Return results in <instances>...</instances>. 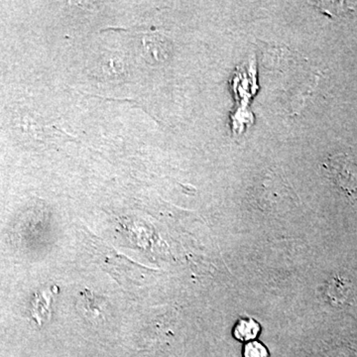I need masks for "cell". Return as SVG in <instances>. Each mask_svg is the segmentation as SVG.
Returning a JSON list of instances; mask_svg holds the SVG:
<instances>
[{
	"instance_id": "obj_1",
	"label": "cell",
	"mask_w": 357,
	"mask_h": 357,
	"mask_svg": "<svg viewBox=\"0 0 357 357\" xmlns=\"http://www.w3.org/2000/svg\"><path fill=\"white\" fill-rule=\"evenodd\" d=\"M326 166L338 187L349 194L357 192V164L351 157L335 155L326 161Z\"/></svg>"
},
{
	"instance_id": "obj_2",
	"label": "cell",
	"mask_w": 357,
	"mask_h": 357,
	"mask_svg": "<svg viewBox=\"0 0 357 357\" xmlns=\"http://www.w3.org/2000/svg\"><path fill=\"white\" fill-rule=\"evenodd\" d=\"M51 295L49 292L38 294L33 303L32 316L41 325L50 316Z\"/></svg>"
},
{
	"instance_id": "obj_3",
	"label": "cell",
	"mask_w": 357,
	"mask_h": 357,
	"mask_svg": "<svg viewBox=\"0 0 357 357\" xmlns=\"http://www.w3.org/2000/svg\"><path fill=\"white\" fill-rule=\"evenodd\" d=\"M259 325L253 319H241L234 328V335L241 342L255 340L259 333Z\"/></svg>"
},
{
	"instance_id": "obj_4",
	"label": "cell",
	"mask_w": 357,
	"mask_h": 357,
	"mask_svg": "<svg viewBox=\"0 0 357 357\" xmlns=\"http://www.w3.org/2000/svg\"><path fill=\"white\" fill-rule=\"evenodd\" d=\"M145 48L151 57L156 59H165L167 50L166 42L162 41L159 37H149L144 39Z\"/></svg>"
},
{
	"instance_id": "obj_5",
	"label": "cell",
	"mask_w": 357,
	"mask_h": 357,
	"mask_svg": "<svg viewBox=\"0 0 357 357\" xmlns=\"http://www.w3.org/2000/svg\"><path fill=\"white\" fill-rule=\"evenodd\" d=\"M245 357H267V351L259 342H249L244 349Z\"/></svg>"
}]
</instances>
